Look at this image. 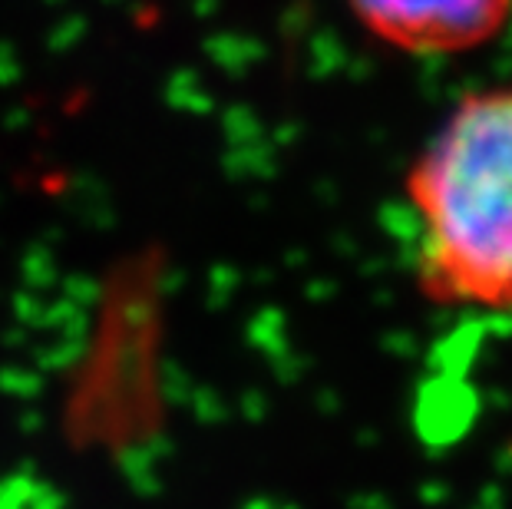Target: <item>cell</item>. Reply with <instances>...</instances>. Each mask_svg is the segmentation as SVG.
I'll use <instances>...</instances> for the list:
<instances>
[{
  "mask_svg": "<svg viewBox=\"0 0 512 509\" xmlns=\"http://www.w3.org/2000/svg\"><path fill=\"white\" fill-rule=\"evenodd\" d=\"M417 281L446 308L512 311V83L463 96L407 176Z\"/></svg>",
  "mask_w": 512,
  "mask_h": 509,
  "instance_id": "6da1fadb",
  "label": "cell"
},
{
  "mask_svg": "<svg viewBox=\"0 0 512 509\" xmlns=\"http://www.w3.org/2000/svg\"><path fill=\"white\" fill-rule=\"evenodd\" d=\"M347 7L374 40L420 57L483 47L512 17V0H347Z\"/></svg>",
  "mask_w": 512,
  "mask_h": 509,
  "instance_id": "7a4b0ae2",
  "label": "cell"
}]
</instances>
